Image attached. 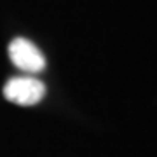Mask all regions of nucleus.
<instances>
[{
    "label": "nucleus",
    "instance_id": "f03ea898",
    "mask_svg": "<svg viewBox=\"0 0 157 157\" xmlns=\"http://www.w3.org/2000/svg\"><path fill=\"white\" fill-rule=\"evenodd\" d=\"M9 58L19 70L26 73H39L45 68L42 51L28 39L17 37L9 44Z\"/></svg>",
    "mask_w": 157,
    "mask_h": 157
},
{
    "label": "nucleus",
    "instance_id": "f257e3e1",
    "mask_svg": "<svg viewBox=\"0 0 157 157\" xmlns=\"http://www.w3.org/2000/svg\"><path fill=\"white\" fill-rule=\"evenodd\" d=\"M4 96L19 107H33L45 96V86L35 77H12L4 86Z\"/></svg>",
    "mask_w": 157,
    "mask_h": 157
}]
</instances>
